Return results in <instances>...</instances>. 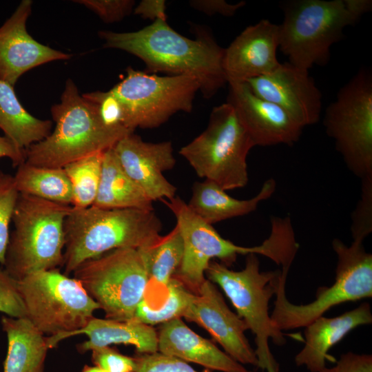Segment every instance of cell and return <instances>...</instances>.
I'll use <instances>...</instances> for the list:
<instances>
[{
	"label": "cell",
	"instance_id": "obj_39",
	"mask_svg": "<svg viewBox=\"0 0 372 372\" xmlns=\"http://www.w3.org/2000/svg\"><path fill=\"white\" fill-rule=\"evenodd\" d=\"M134 12L153 21L166 20V2L164 0H143L134 8Z\"/></svg>",
	"mask_w": 372,
	"mask_h": 372
},
{
	"label": "cell",
	"instance_id": "obj_24",
	"mask_svg": "<svg viewBox=\"0 0 372 372\" xmlns=\"http://www.w3.org/2000/svg\"><path fill=\"white\" fill-rule=\"evenodd\" d=\"M138 250L149 280L143 300L150 307H156L165 298L167 286L183 260V242L177 225L167 235Z\"/></svg>",
	"mask_w": 372,
	"mask_h": 372
},
{
	"label": "cell",
	"instance_id": "obj_33",
	"mask_svg": "<svg viewBox=\"0 0 372 372\" xmlns=\"http://www.w3.org/2000/svg\"><path fill=\"white\" fill-rule=\"evenodd\" d=\"M0 312L13 318L25 317L17 280L0 264Z\"/></svg>",
	"mask_w": 372,
	"mask_h": 372
},
{
	"label": "cell",
	"instance_id": "obj_35",
	"mask_svg": "<svg viewBox=\"0 0 372 372\" xmlns=\"http://www.w3.org/2000/svg\"><path fill=\"white\" fill-rule=\"evenodd\" d=\"M92 351V362L107 372H136V358L121 354L110 347L95 349Z\"/></svg>",
	"mask_w": 372,
	"mask_h": 372
},
{
	"label": "cell",
	"instance_id": "obj_36",
	"mask_svg": "<svg viewBox=\"0 0 372 372\" xmlns=\"http://www.w3.org/2000/svg\"><path fill=\"white\" fill-rule=\"evenodd\" d=\"M74 2L91 10L105 23L122 20L131 13L135 5L133 0H76Z\"/></svg>",
	"mask_w": 372,
	"mask_h": 372
},
{
	"label": "cell",
	"instance_id": "obj_19",
	"mask_svg": "<svg viewBox=\"0 0 372 372\" xmlns=\"http://www.w3.org/2000/svg\"><path fill=\"white\" fill-rule=\"evenodd\" d=\"M279 25L262 19L247 27L225 48L223 68L227 83H243L271 73L280 65Z\"/></svg>",
	"mask_w": 372,
	"mask_h": 372
},
{
	"label": "cell",
	"instance_id": "obj_4",
	"mask_svg": "<svg viewBox=\"0 0 372 372\" xmlns=\"http://www.w3.org/2000/svg\"><path fill=\"white\" fill-rule=\"evenodd\" d=\"M280 5L279 48L289 63L307 70L325 65L344 28L372 8L371 0H288Z\"/></svg>",
	"mask_w": 372,
	"mask_h": 372
},
{
	"label": "cell",
	"instance_id": "obj_5",
	"mask_svg": "<svg viewBox=\"0 0 372 372\" xmlns=\"http://www.w3.org/2000/svg\"><path fill=\"white\" fill-rule=\"evenodd\" d=\"M70 205L19 194L14 210L3 267L16 280L61 267L64 222Z\"/></svg>",
	"mask_w": 372,
	"mask_h": 372
},
{
	"label": "cell",
	"instance_id": "obj_18",
	"mask_svg": "<svg viewBox=\"0 0 372 372\" xmlns=\"http://www.w3.org/2000/svg\"><path fill=\"white\" fill-rule=\"evenodd\" d=\"M32 5L31 0L21 1L11 17L0 27V79L12 87L27 71L72 56L40 43L28 34L26 23Z\"/></svg>",
	"mask_w": 372,
	"mask_h": 372
},
{
	"label": "cell",
	"instance_id": "obj_37",
	"mask_svg": "<svg viewBox=\"0 0 372 372\" xmlns=\"http://www.w3.org/2000/svg\"><path fill=\"white\" fill-rule=\"evenodd\" d=\"M320 372H372V355L347 352L340 355L333 366H326Z\"/></svg>",
	"mask_w": 372,
	"mask_h": 372
},
{
	"label": "cell",
	"instance_id": "obj_14",
	"mask_svg": "<svg viewBox=\"0 0 372 372\" xmlns=\"http://www.w3.org/2000/svg\"><path fill=\"white\" fill-rule=\"evenodd\" d=\"M258 96L284 110L300 126L314 125L322 112V94L309 70L289 62L245 82Z\"/></svg>",
	"mask_w": 372,
	"mask_h": 372
},
{
	"label": "cell",
	"instance_id": "obj_28",
	"mask_svg": "<svg viewBox=\"0 0 372 372\" xmlns=\"http://www.w3.org/2000/svg\"><path fill=\"white\" fill-rule=\"evenodd\" d=\"M13 178L19 194L71 206L72 187L63 168L39 167L24 161Z\"/></svg>",
	"mask_w": 372,
	"mask_h": 372
},
{
	"label": "cell",
	"instance_id": "obj_2",
	"mask_svg": "<svg viewBox=\"0 0 372 372\" xmlns=\"http://www.w3.org/2000/svg\"><path fill=\"white\" fill-rule=\"evenodd\" d=\"M55 127L40 142L25 150V162L35 166L63 168L89 155L113 147L132 133L123 127H111L101 118L96 103L80 95L70 79L66 81L61 102L51 107Z\"/></svg>",
	"mask_w": 372,
	"mask_h": 372
},
{
	"label": "cell",
	"instance_id": "obj_38",
	"mask_svg": "<svg viewBox=\"0 0 372 372\" xmlns=\"http://www.w3.org/2000/svg\"><path fill=\"white\" fill-rule=\"evenodd\" d=\"M189 5L194 9L207 15L220 14L231 17L245 5V1L229 3L224 0H192Z\"/></svg>",
	"mask_w": 372,
	"mask_h": 372
},
{
	"label": "cell",
	"instance_id": "obj_7",
	"mask_svg": "<svg viewBox=\"0 0 372 372\" xmlns=\"http://www.w3.org/2000/svg\"><path fill=\"white\" fill-rule=\"evenodd\" d=\"M280 271H261L257 255L249 254L240 271L211 260L205 271L208 279L222 289L255 335L257 366L266 372L280 371V364L269 347L270 340L278 346L286 343L285 334L273 325L269 312V302L275 294Z\"/></svg>",
	"mask_w": 372,
	"mask_h": 372
},
{
	"label": "cell",
	"instance_id": "obj_34",
	"mask_svg": "<svg viewBox=\"0 0 372 372\" xmlns=\"http://www.w3.org/2000/svg\"><path fill=\"white\" fill-rule=\"evenodd\" d=\"M83 97L96 103L103 122L111 127H125V112L120 101L110 90L94 91L82 94ZM127 129V128H126Z\"/></svg>",
	"mask_w": 372,
	"mask_h": 372
},
{
	"label": "cell",
	"instance_id": "obj_21",
	"mask_svg": "<svg viewBox=\"0 0 372 372\" xmlns=\"http://www.w3.org/2000/svg\"><path fill=\"white\" fill-rule=\"evenodd\" d=\"M158 352L198 364L211 371L249 372L243 364L214 342L193 331L181 318L161 324L158 333Z\"/></svg>",
	"mask_w": 372,
	"mask_h": 372
},
{
	"label": "cell",
	"instance_id": "obj_27",
	"mask_svg": "<svg viewBox=\"0 0 372 372\" xmlns=\"http://www.w3.org/2000/svg\"><path fill=\"white\" fill-rule=\"evenodd\" d=\"M0 129L17 149L25 152L50 134L52 122L29 113L19 101L14 87L0 79Z\"/></svg>",
	"mask_w": 372,
	"mask_h": 372
},
{
	"label": "cell",
	"instance_id": "obj_40",
	"mask_svg": "<svg viewBox=\"0 0 372 372\" xmlns=\"http://www.w3.org/2000/svg\"><path fill=\"white\" fill-rule=\"evenodd\" d=\"M9 158L13 166L18 167L25 161V152L17 149L6 136H0V158Z\"/></svg>",
	"mask_w": 372,
	"mask_h": 372
},
{
	"label": "cell",
	"instance_id": "obj_8",
	"mask_svg": "<svg viewBox=\"0 0 372 372\" xmlns=\"http://www.w3.org/2000/svg\"><path fill=\"white\" fill-rule=\"evenodd\" d=\"M25 317L46 337L50 349L66 334L84 327L99 305L79 280L59 268L41 271L17 280Z\"/></svg>",
	"mask_w": 372,
	"mask_h": 372
},
{
	"label": "cell",
	"instance_id": "obj_26",
	"mask_svg": "<svg viewBox=\"0 0 372 372\" xmlns=\"http://www.w3.org/2000/svg\"><path fill=\"white\" fill-rule=\"evenodd\" d=\"M153 201L126 174L113 147L104 152L100 185L92 206L103 209H154Z\"/></svg>",
	"mask_w": 372,
	"mask_h": 372
},
{
	"label": "cell",
	"instance_id": "obj_1",
	"mask_svg": "<svg viewBox=\"0 0 372 372\" xmlns=\"http://www.w3.org/2000/svg\"><path fill=\"white\" fill-rule=\"evenodd\" d=\"M196 39H190L172 28L166 20L158 19L143 29L130 32L101 30L104 47L129 52L141 59L145 72H164L169 76L195 77L200 91L210 99L227 83L223 68L225 48L211 34L196 26Z\"/></svg>",
	"mask_w": 372,
	"mask_h": 372
},
{
	"label": "cell",
	"instance_id": "obj_12",
	"mask_svg": "<svg viewBox=\"0 0 372 372\" xmlns=\"http://www.w3.org/2000/svg\"><path fill=\"white\" fill-rule=\"evenodd\" d=\"M349 171L361 179L372 175V75L362 69L338 91L323 118Z\"/></svg>",
	"mask_w": 372,
	"mask_h": 372
},
{
	"label": "cell",
	"instance_id": "obj_15",
	"mask_svg": "<svg viewBox=\"0 0 372 372\" xmlns=\"http://www.w3.org/2000/svg\"><path fill=\"white\" fill-rule=\"evenodd\" d=\"M183 318L203 327L238 362L258 366L255 351L245 334L249 330L246 322L229 309L221 293L209 279L194 293Z\"/></svg>",
	"mask_w": 372,
	"mask_h": 372
},
{
	"label": "cell",
	"instance_id": "obj_23",
	"mask_svg": "<svg viewBox=\"0 0 372 372\" xmlns=\"http://www.w3.org/2000/svg\"><path fill=\"white\" fill-rule=\"evenodd\" d=\"M276 188V180L269 178L256 196L247 200H238L228 195L215 183L205 180L194 183L187 205L199 218L212 225L254 211L262 201L273 194Z\"/></svg>",
	"mask_w": 372,
	"mask_h": 372
},
{
	"label": "cell",
	"instance_id": "obj_41",
	"mask_svg": "<svg viewBox=\"0 0 372 372\" xmlns=\"http://www.w3.org/2000/svg\"><path fill=\"white\" fill-rule=\"evenodd\" d=\"M80 372H107L106 371L96 366L85 365Z\"/></svg>",
	"mask_w": 372,
	"mask_h": 372
},
{
	"label": "cell",
	"instance_id": "obj_11",
	"mask_svg": "<svg viewBox=\"0 0 372 372\" xmlns=\"http://www.w3.org/2000/svg\"><path fill=\"white\" fill-rule=\"evenodd\" d=\"M105 318L126 321L134 318L148 286V276L136 249L121 248L81 264L73 272Z\"/></svg>",
	"mask_w": 372,
	"mask_h": 372
},
{
	"label": "cell",
	"instance_id": "obj_10",
	"mask_svg": "<svg viewBox=\"0 0 372 372\" xmlns=\"http://www.w3.org/2000/svg\"><path fill=\"white\" fill-rule=\"evenodd\" d=\"M254 146L228 103L214 107L205 130L179 151L200 178L225 191L249 181L247 157Z\"/></svg>",
	"mask_w": 372,
	"mask_h": 372
},
{
	"label": "cell",
	"instance_id": "obj_6",
	"mask_svg": "<svg viewBox=\"0 0 372 372\" xmlns=\"http://www.w3.org/2000/svg\"><path fill=\"white\" fill-rule=\"evenodd\" d=\"M331 245L337 256L335 280L329 287H319L311 302L295 304L288 300L285 288L289 267H282L270 315L278 330L305 327L336 305L372 297V254L366 251L363 241L353 240L347 246L335 238Z\"/></svg>",
	"mask_w": 372,
	"mask_h": 372
},
{
	"label": "cell",
	"instance_id": "obj_32",
	"mask_svg": "<svg viewBox=\"0 0 372 372\" xmlns=\"http://www.w3.org/2000/svg\"><path fill=\"white\" fill-rule=\"evenodd\" d=\"M361 194L351 214L353 240L363 241L372 231V175L361 179Z\"/></svg>",
	"mask_w": 372,
	"mask_h": 372
},
{
	"label": "cell",
	"instance_id": "obj_9",
	"mask_svg": "<svg viewBox=\"0 0 372 372\" xmlns=\"http://www.w3.org/2000/svg\"><path fill=\"white\" fill-rule=\"evenodd\" d=\"M161 201L176 217L183 242V260L174 276L194 293L206 280V269L214 258L228 267L239 254H255L264 256L279 265L287 255V238L279 228L271 227L269 237L260 245L238 246L223 238L212 225L195 214L180 197L176 196Z\"/></svg>",
	"mask_w": 372,
	"mask_h": 372
},
{
	"label": "cell",
	"instance_id": "obj_3",
	"mask_svg": "<svg viewBox=\"0 0 372 372\" xmlns=\"http://www.w3.org/2000/svg\"><path fill=\"white\" fill-rule=\"evenodd\" d=\"M161 229L154 209L72 207L64 222L63 273L114 249L147 246L160 238Z\"/></svg>",
	"mask_w": 372,
	"mask_h": 372
},
{
	"label": "cell",
	"instance_id": "obj_16",
	"mask_svg": "<svg viewBox=\"0 0 372 372\" xmlns=\"http://www.w3.org/2000/svg\"><path fill=\"white\" fill-rule=\"evenodd\" d=\"M230 104L254 146L293 145L303 128L277 105L256 95L245 83H229Z\"/></svg>",
	"mask_w": 372,
	"mask_h": 372
},
{
	"label": "cell",
	"instance_id": "obj_22",
	"mask_svg": "<svg viewBox=\"0 0 372 372\" xmlns=\"http://www.w3.org/2000/svg\"><path fill=\"white\" fill-rule=\"evenodd\" d=\"M80 334L88 338L76 346L81 353L113 344L133 345L138 354L158 352V333L152 326L136 318L118 321L94 317L82 329L64 335L62 340Z\"/></svg>",
	"mask_w": 372,
	"mask_h": 372
},
{
	"label": "cell",
	"instance_id": "obj_20",
	"mask_svg": "<svg viewBox=\"0 0 372 372\" xmlns=\"http://www.w3.org/2000/svg\"><path fill=\"white\" fill-rule=\"evenodd\" d=\"M372 323L371 306L367 302L340 316L318 318L304 328V345L295 356L298 366L310 372H320L327 360L335 361L328 354L331 348L355 328Z\"/></svg>",
	"mask_w": 372,
	"mask_h": 372
},
{
	"label": "cell",
	"instance_id": "obj_31",
	"mask_svg": "<svg viewBox=\"0 0 372 372\" xmlns=\"http://www.w3.org/2000/svg\"><path fill=\"white\" fill-rule=\"evenodd\" d=\"M19 195L13 176L0 169V264L3 266L10 238V225Z\"/></svg>",
	"mask_w": 372,
	"mask_h": 372
},
{
	"label": "cell",
	"instance_id": "obj_30",
	"mask_svg": "<svg viewBox=\"0 0 372 372\" xmlns=\"http://www.w3.org/2000/svg\"><path fill=\"white\" fill-rule=\"evenodd\" d=\"M194 297V293L174 276L167 286V294L163 301L156 307H150L143 300L136 308L134 318L153 326L183 318Z\"/></svg>",
	"mask_w": 372,
	"mask_h": 372
},
{
	"label": "cell",
	"instance_id": "obj_29",
	"mask_svg": "<svg viewBox=\"0 0 372 372\" xmlns=\"http://www.w3.org/2000/svg\"><path fill=\"white\" fill-rule=\"evenodd\" d=\"M103 153L89 155L63 167L72 187V207L85 209L94 205L100 185Z\"/></svg>",
	"mask_w": 372,
	"mask_h": 372
},
{
	"label": "cell",
	"instance_id": "obj_25",
	"mask_svg": "<svg viewBox=\"0 0 372 372\" xmlns=\"http://www.w3.org/2000/svg\"><path fill=\"white\" fill-rule=\"evenodd\" d=\"M8 347L3 372H44L46 337L26 317L2 316Z\"/></svg>",
	"mask_w": 372,
	"mask_h": 372
},
{
	"label": "cell",
	"instance_id": "obj_17",
	"mask_svg": "<svg viewBox=\"0 0 372 372\" xmlns=\"http://www.w3.org/2000/svg\"><path fill=\"white\" fill-rule=\"evenodd\" d=\"M113 149L124 171L152 201L176 196V187L163 175L176 165L170 141L148 143L132 132Z\"/></svg>",
	"mask_w": 372,
	"mask_h": 372
},
{
	"label": "cell",
	"instance_id": "obj_13",
	"mask_svg": "<svg viewBox=\"0 0 372 372\" xmlns=\"http://www.w3.org/2000/svg\"><path fill=\"white\" fill-rule=\"evenodd\" d=\"M126 76L110 90L121 103L125 127L154 128L178 112H190L200 85L191 76H158L126 69Z\"/></svg>",
	"mask_w": 372,
	"mask_h": 372
}]
</instances>
